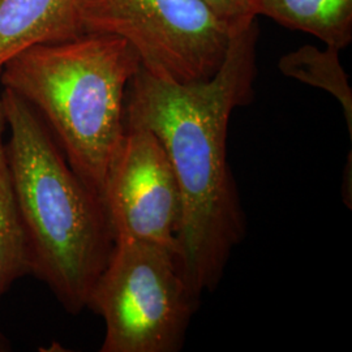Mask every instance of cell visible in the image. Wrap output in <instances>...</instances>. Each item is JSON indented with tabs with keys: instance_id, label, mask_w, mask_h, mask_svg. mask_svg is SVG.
Returning a JSON list of instances; mask_svg holds the SVG:
<instances>
[{
	"instance_id": "1",
	"label": "cell",
	"mask_w": 352,
	"mask_h": 352,
	"mask_svg": "<svg viewBox=\"0 0 352 352\" xmlns=\"http://www.w3.org/2000/svg\"><path fill=\"white\" fill-rule=\"evenodd\" d=\"M256 17L234 26L225 60L206 81H164L142 67L128 84L124 123L161 141L182 195L179 256L189 289L200 300L213 292L243 243L247 219L227 161L231 115L254 97Z\"/></svg>"
},
{
	"instance_id": "2",
	"label": "cell",
	"mask_w": 352,
	"mask_h": 352,
	"mask_svg": "<svg viewBox=\"0 0 352 352\" xmlns=\"http://www.w3.org/2000/svg\"><path fill=\"white\" fill-rule=\"evenodd\" d=\"M11 135L6 155L25 231L32 274L64 309L77 316L111 256L115 236L101 196L77 175L25 100L1 90Z\"/></svg>"
},
{
	"instance_id": "3",
	"label": "cell",
	"mask_w": 352,
	"mask_h": 352,
	"mask_svg": "<svg viewBox=\"0 0 352 352\" xmlns=\"http://www.w3.org/2000/svg\"><path fill=\"white\" fill-rule=\"evenodd\" d=\"M140 68L123 38L82 33L19 52L1 68L0 85L34 107L76 174L102 197L124 133L126 88Z\"/></svg>"
},
{
	"instance_id": "4",
	"label": "cell",
	"mask_w": 352,
	"mask_h": 352,
	"mask_svg": "<svg viewBox=\"0 0 352 352\" xmlns=\"http://www.w3.org/2000/svg\"><path fill=\"white\" fill-rule=\"evenodd\" d=\"M199 304L177 251L153 241L116 239L88 308L104 321L101 352H175Z\"/></svg>"
},
{
	"instance_id": "5",
	"label": "cell",
	"mask_w": 352,
	"mask_h": 352,
	"mask_svg": "<svg viewBox=\"0 0 352 352\" xmlns=\"http://www.w3.org/2000/svg\"><path fill=\"white\" fill-rule=\"evenodd\" d=\"M82 33L123 38L141 67L164 81L210 80L232 28L202 0H76Z\"/></svg>"
},
{
	"instance_id": "6",
	"label": "cell",
	"mask_w": 352,
	"mask_h": 352,
	"mask_svg": "<svg viewBox=\"0 0 352 352\" xmlns=\"http://www.w3.org/2000/svg\"><path fill=\"white\" fill-rule=\"evenodd\" d=\"M102 200L115 240L153 241L179 253L180 188L161 141L151 131L124 123Z\"/></svg>"
},
{
	"instance_id": "7",
	"label": "cell",
	"mask_w": 352,
	"mask_h": 352,
	"mask_svg": "<svg viewBox=\"0 0 352 352\" xmlns=\"http://www.w3.org/2000/svg\"><path fill=\"white\" fill-rule=\"evenodd\" d=\"M80 34L76 0H0V71L33 45L64 42Z\"/></svg>"
},
{
	"instance_id": "8",
	"label": "cell",
	"mask_w": 352,
	"mask_h": 352,
	"mask_svg": "<svg viewBox=\"0 0 352 352\" xmlns=\"http://www.w3.org/2000/svg\"><path fill=\"white\" fill-rule=\"evenodd\" d=\"M254 17L266 16L337 50L352 41V0H248Z\"/></svg>"
},
{
	"instance_id": "9",
	"label": "cell",
	"mask_w": 352,
	"mask_h": 352,
	"mask_svg": "<svg viewBox=\"0 0 352 352\" xmlns=\"http://www.w3.org/2000/svg\"><path fill=\"white\" fill-rule=\"evenodd\" d=\"M4 128L6 119L0 90V299L16 280L32 274L25 231L17 209L7 164L6 141L3 138ZM10 350V340L0 331V352Z\"/></svg>"
},
{
	"instance_id": "10",
	"label": "cell",
	"mask_w": 352,
	"mask_h": 352,
	"mask_svg": "<svg viewBox=\"0 0 352 352\" xmlns=\"http://www.w3.org/2000/svg\"><path fill=\"white\" fill-rule=\"evenodd\" d=\"M280 72L304 84L327 90L336 97L343 109L350 136H352V90L349 76L340 60V50L327 46L320 50L305 45L283 55L279 60Z\"/></svg>"
},
{
	"instance_id": "11",
	"label": "cell",
	"mask_w": 352,
	"mask_h": 352,
	"mask_svg": "<svg viewBox=\"0 0 352 352\" xmlns=\"http://www.w3.org/2000/svg\"><path fill=\"white\" fill-rule=\"evenodd\" d=\"M231 28L254 19L248 0H202Z\"/></svg>"
}]
</instances>
